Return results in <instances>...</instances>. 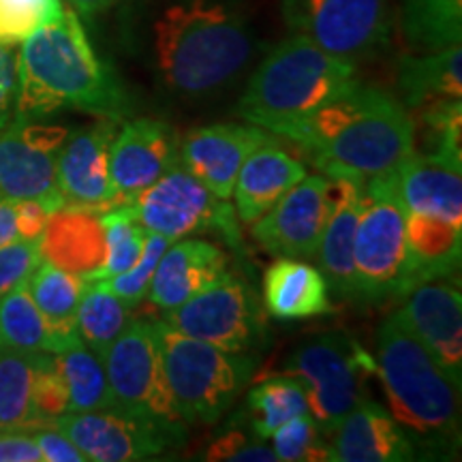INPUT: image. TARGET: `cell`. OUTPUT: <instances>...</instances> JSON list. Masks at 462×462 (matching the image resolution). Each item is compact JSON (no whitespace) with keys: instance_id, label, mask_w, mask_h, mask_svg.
I'll return each mask as SVG.
<instances>
[{"instance_id":"5b68a950","label":"cell","mask_w":462,"mask_h":462,"mask_svg":"<svg viewBox=\"0 0 462 462\" xmlns=\"http://www.w3.org/2000/svg\"><path fill=\"white\" fill-rule=\"evenodd\" d=\"M357 84L354 62L293 32L257 67L238 103L246 123L281 133Z\"/></svg>"},{"instance_id":"d6a6232c","label":"cell","mask_w":462,"mask_h":462,"mask_svg":"<svg viewBox=\"0 0 462 462\" xmlns=\"http://www.w3.org/2000/svg\"><path fill=\"white\" fill-rule=\"evenodd\" d=\"M402 28L420 51L460 43L462 0H402Z\"/></svg>"},{"instance_id":"d4e9b609","label":"cell","mask_w":462,"mask_h":462,"mask_svg":"<svg viewBox=\"0 0 462 462\" xmlns=\"http://www.w3.org/2000/svg\"><path fill=\"white\" fill-rule=\"evenodd\" d=\"M306 173L309 171L304 163L291 157L287 150L265 142L248 154L236 178L231 193L236 198V217L242 223H255Z\"/></svg>"},{"instance_id":"4dcf8cb0","label":"cell","mask_w":462,"mask_h":462,"mask_svg":"<svg viewBox=\"0 0 462 462\" xmlns=\"http://www.w3.org/2000/svg\"><path fill=\"white\" fill-rule=\"evenodd\" d=\"M69 390V413L116 407L103 360L82 340L54 354Z\"/></svg>"},{"instance_id":"ab89813d","label":"cell","mask_w":462,"mask_h":462,"mask_svg":"<svg viewBox=\"0 0 462 462\" xmlns=\"http://www.w3.org/2000/svg\"><path fill=\"white\" fill-rule=\"evenodd\" d=\"M426 131V152L462 161V106L460 99H446L420 107Z\"/></svg>"},{"instance_id":"9c48e42d","label":"cell","mask_w":462,"mask_h":462,"mask_svg":"<svg viewBox=\"0 0 462 462\" xmlns=\"http://www.w3.org/2000/svg\"><path fill=\"white\" fill-rule=\"evenodd\" d=\"M103 366L116 407L187 439V429L167 385L154 321L131 319L103 356Z\"/></svg>"},{"instance_id":"e0dca14e","label":"cell","mask_w":462,"mask_h":462,"mask_svg":"<svg viewBox=\"0 0 462 462\" xmlns=\"http://www.w3.org/2000/svg\"><path fill=\"white\" fill-rule=\"evenodd\" d=\"M118 120L99 118L95 125L67 133L58 154V189L65 206H82L106 212L118 206L109 178V150Z\"/></svg>"},{"instance_id":"681fc988","label":"cell","mask_w":462,"mask_h":462,"mask_svg":"<svg viewBox=\"0 0 462 462\" xmlns=\"http://www.w3.org/2000/svg\"><path fill=\"white\" fill-rule=\"evenodd\" d=\"M0 345H3V340H0Z\"/></svg>"},{"instance_id":"7a4b0ae2","label":"cell","mask_w":462,"mask_h":462,"mask_svg":"<svg viewBox=\"0 0 462 462\" xmlns=\"http://www.w3.org/2000/svg\"><path fill=\"white\" fill-rule=\"evenodd\" d=\"M60 109L114 120L126 114L118 79L95 54L73 9L39 28L17 51L15 118L42 120Z\"/></svg>"},{"instance_id":"277c9868","label":"cell","mask_w":462,"mask_h":462,"mask_svg":"<svg viewBox=\"0 0 462 462\" xmlns=\"http://www.w3.org/2000/svg\"><path fill=\"white\" fill-rule=\"evenodd\" d=\"M377 371L392 415L411 439L413 448L420 446L430 454L452 452L460 435V388L439 366L402 310L381 323Z\"/></svg>"},{"instance_id":"ba28073f","label":"cell","mask_w":462,"mask_h":462,"mask_svg":"<svg viewBox=\"0 0 462 462\" xmlns=\"http://www.w3.org/2000/svg\"><path fill=\"white\" fill-rule=\"evenodd\" d=\"M373 366L356 338L323 332L293 349L285 371L302 381L309 413L323 435H332L345 415L366 398L364 383Z\"/></svg>"},{"instance_id":"60d3db41","label":"cell","mask_w":462,"mask_h":462,"mask_svg":"<svg viewBox=\"0 0 462 462\" xmlns=\"http://www.w3.org/2000/svg\"><path fill=\"white\" fill-rule=\"evenodd\" d=\"M32 404L39 426H48L69 413V390L54 354L39 351L37 366H34Z\"/></svg>"},{"instance_id":"836d02e7","label":"cell","mask_w":462,"mask_h":462,"mask_svg":"<svg viewBox=\"0 0 462 462\" xmlns=\"http://www.w3.org/2000/svg\"><path fill=\"white\" fill-rule=\"evenodd\" d=\"M246 411L253 435L268 441L279 426L309 411L302 381L291 374L262 381L248 392Z\"/></svg>"},{"instance_id":"83f0119b","label":"cell","mask_w":462,"mask_h":462,"mask_svg":"<svg viewBox=\"0 0 462 462\" xmlns=\"http://www.w3.org/2000/svg\"><path fill=\"white\" fill-rule=\"evenodd\" d=\"M407 242L418 285L441 281L458 270L462 255V223L407 212Z\"/></svg>"},{"instance_id":"d590c367","label":"cell","mask_w":462,"mask_h":462,"mask_svg":"<svg viewBox=\"0 0 462 462\" xmlns=\"http://www.w3.org/2000/svg\"><path fill=\"white\" fill-rule=\"evenodd\" d=\"M101 223L107 246L106 265L90 281H106L126 273L140 259L148 236V229L140 223L131 204H118L101 212Z\"/></svg>"},{"instance_id":"b9f144b4","label":"cell","mask_w":462,"mask_h":462,"mask_svg":"<svg viewBox=\"0 0 462 462\" xmlns=\"http://www.w3.org/2000/svg\"><path fill=\"white\" fill-rule=\"evenodd\" d=\"M50 210L39 201L0 199V246L42 238Z\"/></svg>"},{"instance_id":"3957f363","label":"cell","mask_w":462,"mask_h":462,"mask_svg":"<svg viewBox=\"0 0 462 462\" xmlns=\"http://www.w3.org/2000/svg\"><path fill=\"white\" fill-rule=\"evenodd\" d=\"M152 48L167 88L182 97H204L245 69L253 42L236 11L215 0H184L154 22Z\"/></svg>"},{"instance_id":"f6af8a7d","label":"cell","mask_w":462,"mask_h":462,"mask_svg":"<svg viewBox=\"0 0 462 462\" xmlns=\"http://www.w3.org/2000/svg\"><path fill=\"white\" fill-rule=\"evenodd\" d=\"M31 435L37 443L42 458L48 462H86V456L79 452L71 439L62 435L56 426H37L31 429Z\"/></svg>"},{"instance_id":"cb8c5ba5","label":"cell","mask_w":462,"mask_h":462,"mask_svg":"<svg viewBox=\"0 0 462 462\" xmlns=\"http://www.w3.org/2000/svg\"><path fill=\"white\" fill-rule=\"evenodd\" d=\"M462 161L413 150L396 167L404 210L462 223Z\"/></svg>"},{"instance_id":"7bdbcfd3","label":"cell","mask_w":462,"mask_h":462,"mask_svg":"<svg viewBox=\"0 0 462 462\" xmlns=\"http://www.w3.org/2000/svg\"><path fill=\"white\" fill-rule=\"evenodd\" d=\"M42 262L39 240H17L0 246V298L26 285Z\"/></svg>"},{"instance_id":"7c38bea8","label":"cell","mask_w":462,"mask_h":462,"mask_svg":"<svg viewBox=\"0 0 462 462\" xmlns=\"http://www.w3.org/2000/svg\"><path fill=\"white\" fill-rule=\"evenodd\" d=\"M173 330L231 354H246L263 338V310L253 287L225 273L215 285L163 313Z\"/></svg>"},{"instance_id":"6da1fadb","label":"cell","mask_w":462,"mask_h":462,"mask_svg":"<svg viewBox=\"0 0 462 462\" xmlns=\"http://www.w3.org/2000/svg\"><path fill=\"white\" fill-rule=\"evenodd\" d=\"M279 135L313 154L328 178H366L396 170L415 150V123L388 92L360 82Z\"/></svg>"},{"instance_id":"7402d4cb","label":"cell","mask_w":462,"mask_h":462,"mask_svg":"<svg viewBox=\"0 0 462 462\" xmlns=\"http://www.w3.org/2000/svg\"><path fill=\"white\" fill-rule=\"evenodd\" d=\"M39 248L43 262L84 276L86 281L95 279L107 255L101 212L82 206H60L50 212Z\"/></svg>"},{"instance_id":"74e56055","label":"cell","mask_w":462,"mask_h":462,"mask_svg":"<svg viewBox=\"0 0 462 462\" xmlns=\"http://www.w3.org/2000/svg\"><path fill=\"white\" fill-rule=\"evenodd\" d=\"M273 449L276 460L313 462L330 460V446L323 441L319 426L309 411L296 415L273 432Z\"/></svg>"},{"instance_id":"5bb4252c","label":"cell","mask_w":462,"mask_h":462,"mask_svg":"<svg viewBox=\"0 0 462 462\" xmlns=\"http://www.w3.org/2000/svg\"><path fill=\"white\" fill-rule=\"evenodd\" d=\"M48 426H56L79 448L86 460L95 462L152 460L170 449L182 448L187 441L163 426L120 407L65 413Z\"/></svg>"},{"instance_id":"4316f807","label":"cell","mask_w":462,"mask_h":462,"mask_svg":"<svg viewBox=\"0 0 462 462\" xmlns=\"http://www.w3.org/2000/svg\"><path fill=\"white\" fill-rule=\"evenodd\" d=\"M398 88L407 107L420 109L446 99H462L460 43L424 56H404L398 67Z\"/></svg>"},{"instance_id":"bcb514c9","label":"cell","mask_w":462,"mask_h":462,"mask_svg":"<svg viewBox=\"0 0 462 462\" xmlns=\"http://www.w3.org/2000/svg\"><path fill=\"white\" fill-rule=\"evenodd\" d=\"M17 97V51L0 45V129L14 118Z\"/></svg>"},{"instance_id":"8fae6325","label":"cell","mask_w":462,"mask_h":462,"mask_svg":"<svg viewBox=\"0 0 462 462\" xmlns=\"http://www.w3.org/2000/svg\"><path fill=\"white\" fill-rule=\"evenodd\" d=\"M289 28L357 65L390 42L388 0H282Z\"/></svg>"},{"instance_id":"44dd1931","label":"cell","mask_w":462,"mask_h":462,"mask_svg":"<svg viewBox=\"0 0 462 462\" xmlns=\"http://www.w3.org/2000/svg\"><path fill=\"white\" fill-rule=\"evenodd\" d=\"M415 448L394 415L379 402L362 398L332 432L330 460L402 462L413 460Z\"/></svg>"},{"instance_id":"f35d334b","label":"cell","mask_w":462,"mask_h":462,"mask_svg":"<svg viewBox=\"0 0 462 462\" xmlns=\"http://www.w3.org/2000/svg\"><path fill=\"white\" fill-rule=\"evenodd\" d=\"M170 245H171L170 238H165V236L161 234H154V231H148L146 245H143L140 259H137L126 273L116 274L112 279L97 281V282L106 285L109 291L116 293V296L123 300L125 304H129L133 309V306H137L143 298L148 296L150 282H152L159 259L163 257V253L167 251V246Z\"/></svg>"},{"instance_id":"d6986e66","label":"cell","mask_w":462,"mask_h":462,"mask_svg":"<svg viewBox=\"0 0 462 462\" xmlns=\"http://www.w3.org/2000/svg\"><path fill=\"white\" fill-rule=\"evenodd\" d=\"M402 315L429 346L456 388L462 383V298L448 282H420L407 293Z\"/></svg>"},{"instance_id":"2e32d148","label":"cell","mask_w":462,"mask_h":462,"mask_svg":"<svg viewBox=\"0 0 462 462\" xmlns=\"http://www.w3.org/2000/svg\"><path fill=\"white\" fill-rule=\"evenodd\" d=\"M180 163V142L163 120L135 118L116 131L109 150V178L118 204H131L142 190Z\"/></svg>"},{"instance_id":"f1b7e54d","label":"cell","mask_w":462,"mask_h":462,"mask_svg":"<svg viewBox=\"0 0 462 462\" xmlns=\"http://www.w3.org/2000/svg\"><path fill=\"white\" fill-rule=\"evenodd\" d=\"M84 287V276L67 273V270L50 262L39 263L26 282L32 302L37 304L51 332L60 340L62 349L79 343L78 306L82 300Z\"/></svg>"},{"instance_id":"1f68e13d","label":"cell","mask_w":462,"mask_h":462,"mask_svg":"<svg viewBox=\"0 0 462 462\" xmlns=\"http://www.w3.org/2000/svg\"><path fill=\"white\" fill-rule=\"evenodd\" d=\"M131 306L97 281H86L78 306L79 340L101 357L131 323Z\"/></svg>"},{"instance_id":"ee69618b","label":"cell","mask_w":462,"mask_h":462,"mask_svg":"<svg viewBox=\"0 0 462 462\" xmlns=\"http://www.w3.org/2000/svg\"><path fill=\"white\" fill-rule=\"evenodd\" d=\"M204 460H234V462H274L273 448L263 446L259 437H248L242 430H227L212 441L206 449Z\"/></svg>"},{"instance_id":"4fadbf2b","label":"cell","mask_w":462,"mask_h":462,"mask_svg":"<svg viewBox=\"0 0 462 462\" xmlns=\"http://www.w3.org/2000/svg\"><path fill=\"white\" fill-rule=\"evenodd\" d=\"M65 126L11 118L0 129V199L39 201L50 212L65 206L58 189V154Z\"/></svg>"},{"instance_id":"52a82bcc","label":"cell","mask_w":462,"mask_h":462,"mask_svg":"<svg viewBox=\"0 0 462 462\" xmlns=\"http://www.w3.org/2000/svg\"><path fill=\"white\" fill-rule=\"evenodd\" d=\"M167 385L184 424H215L255 373L257 360L231 354L154 321Z\"/></svg>"},{"instance_id":"f546056e","label":"cell","mask_w":462,"mask_h":462,"mask_svg":"<svg viewBox=\"0 0 462 462\" xmlns=\"http://www.w3.org/2000/svg\"><path fill=\"white\" fill-rule=\"evenodd\" d=\"M39 351L0 345V430L37 429L32 404L34 366Z\"/></svg>"},{"instance_id":"8992f818","label":"cell","mask_w":462,"mask_h":462,"mask_svg":"<svg viewBox=\"0 0 462 462\" xmlns=\"http://www.w3.org/2000/svg\"><path fill=\"white\" fill-rule=\"evenodd\" d=\"M413 287L418 281L407 242V210L392 170L364 180L354 240V298L383 302L404 298Z\"/></svg>"},{"instance_id":"8d00e7d4","label":"cell","mask_w":462,"mask_h":462,"mask_svg":"<svg viewBox=\"0 0 462 462\" xmlns=\"http://www.w3.org/2000/svg\"><path fill=\"white\" fill-rule=\"evenodd\" d=\"M62 0H0V45L24 43L62 15Z\"/></svg>"},{"instance_id":"603a6c76","label":"cell","mask_w":462,"mask_h":462,"mask_svg":"<svg viewBox=\"0 0 462 462\" xmlns=\"http://www.w3.org/2000/svg\"><path fill=\"white\" fill-rule=\"evenodd\" d=\"M328 218L317 257L330 291L340 298H354V240L360 218V178H328Z\"/></svg>"},{"instance_id":"c3c4849f","label":"cell","mask_w":462,"mask_h":462,"mask_svg":"<svg viewBox=\"0 0 462 462\" xmlns=\"http://www.w3.org/2000/svg\"><path fill=\"white\" fill-rule=\"evenodd\" d=\"M73 5V11L79 15H97L101 11H106L109 5H114L116 0H69Z\"/></svg>"},{"instance_id":"30bf717a","label":"cell","mask_w":462,"mask_h":462,"mask_svg":"<svg viewBox=\"0 0 462 462\" xmlns=\"http://www.w3.org/2000/svg\"><path fill=\"white\" fill-rule=\"evenodd\" d=\"M148 231L171 242L193 234H217L229 246L242 248L238 217L227 199L217 198L178 163L131 201Z\"/></svg>"},{"instance_id":"e575fe53","label":"cell","mask_w":462,"mask_h":462,"mask_svg":"<svg viewBox=\"0 0 462 462\" xmlns=\"http://www.w3.org/2000/svg\"><path fill=\"white\" fill-rule=\"evenodd\" d=\"M0 340L3 345L22 351H45V354L62 351L60 340L32 302L26 285L0 298Z\"/></svg>"},{"instance_id":"ffe728a7","label":"cell","mask_w":462,"mask_h":462,"mask_svg":"<svg viewBox=\"0 0 462 462\" xmlns=\"http://www.w3.org/2000/svg\"><path fill=\"white\" fill-rule=\"evenodd\" d=\"M229 259L223 248L208 240L182 238L171 242L159 259L150 282V304L161 313L176 309L221 279Z\"/></svg>"},{"instance_id":"ac0fdd59","label":"cell","mask_w":462,"mask_h":462,"mask_svg":"<svg viewBox=\"0 0 462 462\" xmlns=\"http://www.w3.org/2000/svg\"><path fill=\"white\" fill-rule=\"evenodd\" d=\"M265 142L268 133L251 123L210 125L184 137L180 165L217 198L229 199L242 163Z\"/></svg>"},{"instance_id":"9a60e30c","label":"cell","mask_w":462,"mask_h":462,"mask_svg":"<svg viewBox=\"0 0 462 462\" xmlns=\"http://www.w3.org/2000/svg\"><path fill=\"white\" fill-rule=\"evenodd\" d=\"M328 176H306L253 227V238L279 257L313 259L328 218Z\"/></svg>"},{"instance_id":"484cf974","label":"cell","mask_w":462,"mask_h":462,"mask_svg":"<svg viewBox=\"0 0 462 462\" xmlns=\"http://www.w3.org/2000/svg\"><path fill=\"white\" fill-rule=\"evenodd\" d=\"M263 304L279 321L332 313L330 287L319 268L296 257H279L263 274Z\"/></svg>"},{"instance_id":"7dc6e473","label":"cell","mask_w":462,"mask_h":462,"mask_svg":"<svg viewBox=\"0 0 462 462\" xmlns=\"http://www.w3.org/2000/svg\"><path fill=\"white\" fill-rule=\"evenodd\" d=\"M42 452L31 430H0V462H39Z\"/></svg>"}]
</instances>
